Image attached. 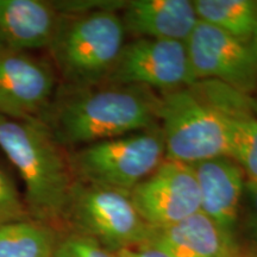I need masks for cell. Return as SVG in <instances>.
I'll return each instance as SVG.
<instances>
[{
    "label": "cell",
    "instance_id": "1",
    "mask_svg": "<svg viewBox=\"0 0 257 257\" xmlns=\"http://www.w3.org/2000/svg\"><path fill=\"white\" fill-rule=\"evenodd\" d=\"M159 95L138 86L61 85L38 120L72 152L88 144L159 125Z\"/></svg>",
    "mask_w": 257,
    "mask_h": 257
},
{
    "label": "cell",
    "instance_id": "2",
    "mask_svg": "<svg viewBox=\"0 0 257 257\" xmlns=\"http://www.w3.org/2000/svg\"><path fill=\"white\" fill-rule=\"evenodd\" d=\"M0 149L18 170L24 201L32 219L63 223L76 179L69 152L54 140L38 119L18 120L0 115Z\"/></svg>",
    "mask_w": 257,
    "mask_h": 257
},
{
    "label": "cell",
    "instance_id": "3",
    "mask_svg": "<svg viewBox=\"0 0 257 257\" xmlns=\"http://www.w3.org/2000/svg\"><path fill=\"white\" fill-rule=\"evenodd\" d=\"M125 35L121 17L112 10L60 14L48 50L62 85L105 83L126 43Z\"/></svg>",
    "mask_w": 257,
    "mask_h": 257
},
{
    "label": "cell",
    "instance_id": "4",
    "mask_svg": "<svg viewBox=\"0 0 257 257\" xmlns=\"http://www.w3.org/2000/svg\"><path fill=\"white\" fill-rule=\"evenodd\" d=\"M157 118L167 160L193 165L227 156L225 117L201 81L160 94Z\"/></svg>",
    "mask_w": 257,
    "mask_h": 257
},
{
    "label": "cell",
    "instance_id": "5",
    "mask_svg": "<svg viewBox=\"0 0 257 257\" xmlns=\"http://www.w3.org/2000/svg\"><path fill=\"white\" fill-rule=\"evenodd\" d=\"M78 181L130 192L166 160L160 125L69 152Z\"/></svg>",
    "mask_w": 257,
    "mask_h": 257
},
{
    "label": "cell",
    "instance_id": "6",
    "mask_svg": "<svg viewBox=\"0 0 257 257\" xmlns=\"http://www.w3.org/2000/svg\"><path fill=\"white\" fill-rule=\"evenodd\" d=\"M63 224L112 252L149 240L153 227L138 213L130 192L78 181L73 186Z\"/></svg>",
    "mask_w": 257,
    "mask_h": 257
},
{
    "label": "cell",
    "instance_id": "7",
    "mask_svg": "<svg viewBox=\"0 0 257 257\" xmlns=\"http://www.w3.org/2000/svg\"><path fill=\"white\" fill-rule=\"evenodd\" d=\"M194 82L184 42L135 38L124 44L105 83L138 86L162 94Z\"/></svg>",
    "mask_w": 257,
    "mask_h": 257
},
{
    "label": "cell",
    "instance_id": "8",
    "mask_svg": "<svg viewBox=\"0 0 257 257\" xmlns=\"http://www.w3.org/2000/svg\"><path fill=\"white\" fill-rule=\"evenodd\" d=\"M186 47L197 81L221 82L249 96L257 92V56L249 43L199 21Z\"/></svg>",
    "mask_w": 257,
    "mask_h": 257
},
{
    "label": "cell",
    "instance_id": "9",
    "mask_svg": "<svg viewBox=\"0 0 257 257\" xmlns=\"http://www.w3.org/2000/svg\"><path fill=\"white\" fill-rule=\"evenodd\" d=\"M59 87L53 63L0 43V115L38 119Z\"/></svg>",
    "mask_w": 257,
    "mask_h": 257
},
{
    "label": "cell",
    "instance_id": "10",
    "mask_svg": "<svg viewBox=\"0 0 257 257\" xmlns=\"http://www.w3.org/2000/svg\"><path fill=\"white\" fill-rule=\"evenodd\" d=\"M130 197L153 229L174 225L200 211V193L191 167L167 159L131 189Z\"/></svg>",
    "mask_w": 257,
    "mask_h": 257
},
{
    "label": "cell",
    "instance_id": "11",
    "mask_svg": "<svg viewBox=\"0 0 257 257\" xmlns=\"http://www.w3.org/2000/svg\"><path fill=\"white\" fill-rule=\"evenodd\" d=\"M188 166L200 193V211L238 238L246 182L243 169L229 156L213 157Z\"/></svg>",
    "mask_w": 257,
    "mask_h": 257
},
{
    "label": "cell",
    "instance_id": "12",
    "mask_svg": "<svg viewBox=\"0 0 257 257\" xmlns=\"http://www.w3.org/2000/svg\"><path fill=\"white\" fill-rule=\"evenodd\" d=\"M168 257H240L239 239L201 211L161 229H153L146 243Z\"/></svg>",
    "mask_w": 257,
    "mask_h": 257
},
{
    "label": "cell",
    "instance_id": "13",
    "mask_svg": "<svg viewBox=\"0 0 257 257\" xmlns=\"http://www.w3.org/2000/svg\"><path fill=\"white\" fill-rule=\"evenodd\" d=\"M223 112L227 130V156L243 169L246 180L257 182V114L252 96L212 80L201 81Z\"/></svg>",
    "mask_w": 257,
    "mask_h": 257
},
{
    "label": "cell",
    "instance_id": "14",
    "mask_svg": "<svg viewBox=\"0 0 257 257\" xmlns=\"http://www.w3.org/2000/svg\"><path fill=\"white\" fill-rule=\"evenodd\" d=\"M120 17L125 31L136 38L184 43L199 22L192 0H131Z\"/></svg>",
    "mask_w": 257,
    "mask_h": 257
},
{
    "label": "cell",
    "instance_id": "15",
    "mask_svg": "<svg viewBox=\"0 0 257 257\" xmlns=\"http://www.w3.org/2000/svg\"><path fill=\"white\" fill-rule=\"evenodd\" d=\"M59 18L54 2L0 0V43L28 53L48 49Z\"/></svg>",
    "mask_w": 257,
    "mask_h": 257
},
{
    "label": "cell",
    "instance_id": "16",
    "mask_svg": "<svg viewBox=\"0 0 257 257\" xmlns=\"http://www.w3.org/2000/svg\"><path fill=\"white\" fill-rule=\"evenodd\" d=\"M199 21L251 43L257 31V0H193Z\"/></svg>",
    "mask_w": 257,
    "mask_h": 257
},
{
    "label": "cell",
    "instance_id": "17",
    "mask_svg": "<svg viewBox=\"0 0 257 257\" xmlns=\"http://www.w3.org/2000/svg\"><path fill=\"white\" fill-rule=\"evenodd\" d=\"M59 237L50 225L35 219L0 226V257H53Z\"/></svg>",
    "mask_w": 257,
    "mask_h": 257
},
{
    "label": "cell",
    "instance_id": "18",
    "mask_svg": "<svg viewBox=\"0 0 257 257\" xmlns=\"http://www.w3.org/2000/svg\"><path fill=\"white\" fill-rule=\"evenodd\" d=\"M32 219L24 197L18 191L14 179L0 165V226L15 221Z\"/></svg>",
    "mask_w": 257,
    "mask_h": 257
},
{
    "label": "cell",
    "instance_id": "19",
    "mask_svg": "<svg viewBox=\"0 0 257 257\" xmlns=\"http://www.w3.org/2000/svg\"><path fill=\"white\" fill-rule=\"evenodd\" d=\"M53 257H118L89 237L68 232L57 239Z\"/></svg>",
    "mask_w": 257,
    "mask_h": 257
},
{
    "label": "cell",
    "instance_id": "20",
    "mask_svg": "<svg viewBox=\"0 0 257 257\" xmlns=\"http://www.w3.org/2000/svg\"><path fill=\"white\" fill-rule=\"evenodd\" d=\"M257 256V182L246 180L244 189L242 210L239 218V231Z\"/></svg>",
    "mask_w": 257,
    "mask_h": 257
},
{
    "label": "cell",
    "instance_id": "21",
    "mask_svg": "<svg viewBox=\"0 0 257 257\" xmlns=\"http://www.w3.org/2000/svg\"><path fill=\"white\" fill-rule=\"evenodd\" d=\"M115 253L118 257H168L165 252L152 245H148V244L135 246V248L123 249Z\"/></svg>",
    "mask_w": 257,
    "mask_h": 257
},
{
    "label": "cell",
    "instance_id": "22",
    "mask_svg": "<svg viewBox=\"0 0 257 257\" xmlns=\"http://www.w3.org/2000/svg\"><path fill=\"white\" fill-rule=\"evenodd\" d=\"M250 46H251V48L253 49V51H255V54L257 56V31H256L255 36H253V38H252L251 43H250Z\"/></svg>",
    "mask_w": 257,
    "mask_h": 257
},
{
    "label": "cell",
    "instance_id": "23",
    "mask_svg": "<svg viewBox=\"0 0 257 257\" xmlns=\"http://www.w3.org/2000/svg\"><path fill=\"white\" fill-rule=\"evenodd\" d=\"M252 101H253V112L257 114V92L255 93V96H252Z\"/></svg>",
    "mask_w": 257,
    "mask_h": 257
},
{
    "label": "cell",
    "instance_id": "24",
    "mask_svg": "<svg viewBox=\"0 0 257 257\" xmlns=\"http://www.w3.org/2000/svg\"><path fill=\"white\" fill-rule=\"evenodd\" d=\"M248 257H257L256 255H253V256H248Z\"/></svg>",
    "mask_w": 257,
    "mask_h": 257
}]
</instances>
